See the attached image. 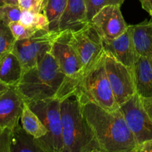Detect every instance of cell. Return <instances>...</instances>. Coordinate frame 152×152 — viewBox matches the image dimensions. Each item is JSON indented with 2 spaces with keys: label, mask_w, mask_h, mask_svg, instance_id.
Wrapping results in <instances>:
<instances>
[{
  "label": "cell",
  "mask_w": 152,
  "mask_h": 152,
  "mask_svg": "<svg viewBox=\"0 0 152 152\" xmlns=\"http://www.w3.org/2000/svg\"><path fill=\"white\" fill-rule=\"evenodd\" d=\"M77 83L60 69L50 53L37 66L23 73L16 86L25 102L56 98L63 100L74 95Z\"/></svg>",
  "instance_id": "cell-1"
},
{
  "label": "cell",
  "mask_w": 152,
  "mask_h": 152,
  "mask_svg": "<svg viewBox=\"0 0 152 152\" xmlns=\"http://www.w3.org/2000/svg\"><path fill=\"white\" fill-rule=\"evenodd\" d=\"M81 105L103 152L133 151L137 143L120 108L109 111L91 102Z\"/></svg>",
  "instance_id": "cell-2"
},
{
  "label": "cell",
  "mask_w": 152,
  "mask_h": 152,
  "mask_svg": "<svg viewBox=\"0 0 152 152\" xmlns=\"http://www.w3.org/2000/svg\"><path fill=\"white\" fill-rule=\"evenodd\" d=\"M63 152H103L74 95L61 101Z\"/></svg>",
  "instance_id": "cell-3"
},
{
  "label": "cell",
  "mask_w": 152,
  "mask_h": 152,
  "mask_svg": "<svg viewBox=\"0 0 152 152\" xmlns=\"http://www.w3.org/2000/svg\"><path fill=\"white\" fill-rule=\"evenodd\" d=\"M105 52L92 68L84 73L74 95L80 103L91 102L113 111L120 108L113 94L105 66Z\"/></svg>",
  "instance_id": "cell-4"
},
{
  "label": "cell",
  "mask_w": 152,
  "mask_h": 152,
  "mask_svg": "<svg viewBox=\"0 0 152 152\" xmlns=\"http://www.w3.org/2000/svg\"><path fill=\"white\" fill-rule=\"evenodd\" d=\"M26 102L31 109L39 116L48 131L44 137L36 138L37 145L42 151L63 152L61 100L52 98Z\"/></svg>",
  "instance_id": "cell-5"
},
{
  "label": "cell",
  "mask_w": 152,
  "mask_h": 152,
  "mask_svg": "<svg viewBox=\"0 0 152 152\" xmlns=\"http://www.w3.org/2000/svg\"><path fill=\"white\" fill-rule=\"evenodd\" d=\"M59 32L37 30L31 37L16 40L12 53L22 64L24 72L37 66L51 48L53 40Z\"/></svg>",
  "instance_id": "cell-6"
},
{
  "label": "cell",
  "mask_w": 152,
  "mask_h": 152,
  "mask_svg": "<svg viewBox=\"0 0 152 152\" xmlns=\"http://www.w3.org/2000/svg\"><path fill=\"white\" fill-rule=\"evenodd\" d=\"M72 31L59 32L53 40L49 53L54 57L60 69L69 78L79 81L84 74L83 65L71 43Z\"/></svg>",
  "instance_id": "cell-7"
},
{
  "label": "cell",
  "mask_w": 152,
  "mask_h": 152,
  "mask_svg": "<svg viewBox=\"0 0 152 152\" xmlns=\"http://www.w3.org/2000/svg\"><path fill=\"white\" fill-rule=\"evenodd\" d=\"M71 40L84 73L92 68L105 53L102 37L90 23L83 29L72 32Z\"/></svg>",
  "instance_id": "cell-8"
},
{
  "label": "cell",
  "mask_w": 152,
  "mask_h": 152,
  "mask_svg": "<svg viewBox=\"0 0 152 152\" xmlns=\"http://www.w3.org/2000/svg\"><path fill=\"white\" fill-rule=\"evenodd\" d=\"M120 108L137 145L152 139V119L145 111L137 94L121 104Z\"/></svg>",
  "instance_id": "cell-9"
},
{
  "label": "cell",
  "mask_w": 152,
  "mask_h": 152,
  "mask_svg": "<svg viewBox=\"0 0 152 152\" xmlns=\"http://www.w3.org/2000/svg\"><path fill=\"white\" fill-rule=\"evenodd\" d=\"M105 66L114 96L120 105L137 93L133 70L106 53Z\"/></svg>",
  "instance_id": "cell-10"
},
{
  "label": "cell",
  "mask_w": 152,
  "mask_h": 152,
  "mask_svg": "<svg viewBox=\"0 0 152 152\" xmlns=\"http://www.w3.org/2000/svg\"><path fill=\"white\" fill-rule=\"evenodd\" d=\"M90 24L102 38L109 39L120 37L129 27L119 5H108L102 7L91 19Z\"/></svg>",
  "instance_id": "cell-11"
},
{
  "label": "cell",
  "mask_w": 152,
  "mask_h": 152,
  "mask_svg": "<svg viewBox=\"0 0 152 152\" xmlns=\"http://www.w3.org/2000/svg\"><path fill=\"white\" fill-rule=\"evenodd\" d=\"M102 39L104 51L113 56L123 65L133 68L138 56L134 44L132 25H129L127 30L120 37L113 39Z\"/></svg>",
  "instance_id": "cell-12"
},
{
  "label": "cell",
  "mask_w": 152,
  "mask_h": 152,
  "mask_svg": "<svg viewBox=\"0 0 152 152\" xmlns=\"http://www.w3.org/2000/svg\"><path fill=\"white\" fill-rule=\"evenodd\" d=\"M25 100L16 86L0 96V129L13 130L19 123Z\"/></svg>",
  "instance_id": "cell-13"
},
{
  "label": "cell",
  "mask_w": 152,
  "mask_h": 152,
  "mask_svg": "<svg viewBox=\"0 0 152 152\" xmlns=\"http://www.w3.org/2000/svg\"><path fill=\"white\" fill-rule=\"evenodd\" d=\"M90 23L84 0H68L59 22V32L80 31Z\"/></svg>",
  "instance_id": "cell-14"
},
{
  "label": "cell",
  "mask_w": 152,
  "mask_h": 152,
  "mask_svg": "<svg viewBox=\"0 0 152 152\" xmlns=\"http://www.w3.org/2000/svg\"><path fill=\"white\" fill-rule=\"evenodd\" d=\"M136 92L141 97L152 96V62L147 57L138 56L133 68Z\"/></svg>",
  "instance_id": "cell-15"
},
{
  "label": "cell",
  "mask_w": 152,
  "mask_h": 152,
  "mask_svg": "<svg viewBox=\"0 0 152 152\" xmlns=\"http://www.w3.org/2000/svg\"><path fill=\"white\" fill-rule=\"evenodd\" d=\"M132 35L137 54L152 62V20L132 25Z\"/></svg>",
  "instance_id": "cell-16"
},
{
  "label": "cell",
  "mask_w": 152,
  "mask_h": 152,
  "mask_svg": "<svg viewBox=\"0 0 152 152\" xmlns=\"http://www.w3.org/2000/svg\"><path fill=\"white\" fill-rule=\"evenodd\" d=\"M20 61L13 53H9L0 62V80L10 86H16L23 75Z\"/></svg>",
  "instance_id": "cell-17"
},
{
  "label": "cell",
  "mask_w": 152,
  "mask_h": 152,
  "mask_svg": "<svg viewBox=\"0 0 152 152\" xmlns=\"http://www.w3.org/2000/svg\"><path fill=\"white\" fill-rule=\"evenodd\" d=\"M10 152H42L36 137L23 129L20 123L12 130Z\"/></svg>",
  "instance_id": "cell-18"
},
{
  "label": "cell",
  "mask_w": 152,
  "mask_h": 152,
  "mask_svg": "<svg viewBox=\"0 0 152 152\" xmlns=\"http://www.w3.org/2000/svg\"><path fill=\"white\" fill-rule=\"evenodd\" d=\"M21 125L28 133L34 135L37 139L46 135L48 131L42 120L36 113L31 109L25 102L22 115L20 117Z\"/></svg>",
  "instance_id": "cell-19"
},
{
  "label": "cell",
  "mask_w": 152,
  "mask_h": 152,
  "mask_svg": "<svg viewBox=\"0 0 152 152\" xmlns=\"http://www.w3.org/2000/svg\"><path fill=\"white\" fill-rule=\"evenodd\" d=\"M68 0H43L42 11L49 21V31L59 32V22Z\"/></svg>",
  "instance_id": "cell-20"
},
{
  "label": "cell",
  "mask_w": 152,
  "mask_h": 152,
  "mask_svg": "<svg viewBox=\"0 0 152 152\" xmlns=\"http://www.w3.org/2000/svg\"><path fill=\"white\" fill-rule=\"evenodd\" d=\"M16 40L8 25L0 21V62L12 52Z\"/></svg>",
  "instance_id": "cell-21"
},
{
  "label": "cell",
  "mask_w": 152,
  "mask_h": 152,
  "mask_svg": "<svg viewBox=\"0 0 152 152\" xmlns=\"http://www.w3.org/2000/svg\"><path fill=\"white\" fill-rule=\"evenodd\" d=\"M87 9L88 18L89 22L93 16L102 7L108 5L121 6L125 0H84Z\"/></svg>",
  "instance_id": "cell-22"
},
{
  "label": "cell",
  "mask_w": 152,
  "mask_h": 152,
  "mask_svg": "<svg viewBox=\"0 0 152 152\" xmlns=\"http://www.w3.org/2000/svg\"><path fill=\"white\" fill-rule=\"evenodd\" d=\"M22 9L19 5L5 4L0 6V21L9 25L11 22L20 20Z\"/></svg>",
  "instance_id": "cell-23"
},
{
  "label": "cell",
  "mask_w": 152,
  "mask_h": 152,
  "mask_svg": "<svg viewBox=\"0 0 152 152\" xmlns=\"http://www.w3.org/2000/svg\"><path fill=\"white\" fill-rule=\"evenodd\" d=\"M9 28L16 40L24 39L31 37L37 31L35 27H27L20 22H13L9 24Z\"/></svg>",
  "instance_id": "cell-24"
},
{
  "label": "cell",
  "mask_w": 152,
  "mask_h": 152,
  "mask_svg": "<svg viewBox=\"0 0 152 152\" xmlns=\"http://www.w3.org/2000/svg\"><path fill=\"white\" fill-rule=\"evenodd\" d=\"M43 0H19V6L22 10H28L35 13L42 11Z\"/></svg>",
  "instance_id": "cell-25"
},
{
  "label": "cell",
  "mask_w": 152,
  "mask_h": 152,
  "mask_svg": "<svg viewBox=\"0 0 152 152\" xmlns=\"http://www.w3.org/2000/svg\"><path fill=\"white\" fill-rule=\"evenodd\" d=\"M12 129H0V152H10Z\"/></svg>",
  "instance_id": "cell-26"
},
{
  "label": "cell",
  "mask_w": 152,
  "mask_h": 152,
  "mask_svg": "<svg viewBox=\"0 0 152 152\" xmlns=\"http://www.w3.org/2000/svg\"><path fill=\"white\" fill-rule=\"evenodd\" d=\"M34 27L37 30H46L49 31V21L47 16L43 13H38L36 14Z\"/></svg>",
  "instance_id": "cell-27"
},
{
  "label": "cell",
  "mask_w": 152,
  "mask_h": 152,
  "mask_svg": "<svg viewBox=\"0 0 152 152\" xmlns=\"http://www.w3.org/2000/svg\"><path fill=\"white\" fill-rule=\"evenodd\" d=\"M37 13L28 10H22V14H21L20 20L19 22L22 25L27 27H34V21Z\"/></svg>",
  "instance_id": "cell-28"
},
{
  "label": "cell",
  "mask_w": 152,
  "mask_h": 152,
  "mask_svg": "<svg viewBox=\"0 0 152 152\" xmlns=\"http://www.w3.org/2000/svg\"><path fill=\"white\" fill-rule=\"evenodd\" d=\"M132 152H152V139L137 145Z\"/></svg>",
  "instance_id": "cell-29"
},
{
  "label": "cell",
  "mask_w": 152,
  "mask_h": 152,
  "mask_svg": "<svg viewBox=\"0 0 152 152\" xmlns=\"http://www.w3.org/2000/svg\"><path fill=\"white\" fill-rule=\"evenodd\" d=\"M141 97V96H140ZM142 105L149 117L152 119V96L150 97H141Z\"/></svg>",
  "instance_id": "cell-30"
},
{
  "label": "cell",
  "mask_w": 152,
  "mask_h": 152,
  "mask_svg": "<svg viewBox=\"0 0 152 152\" xmlns=\"http://www.w3.org/2000/svg\"><path fill=\"white\" fill-rule=\"evenodd\" d=\"M142 7L152 16V0H140Z\"/></svg>",
  "instance_id": "cell-31"
},
{
  "label": "cell",
  "mask_w": 152,
  "mask_h": 152,
  "mask_svg": "<svg viewBox=\"0 0 152 152\" xmlns=\"http://www.w3.org/2000/svg\"><path fill=\"white\" fill-rule=\"evenodd\" d=\"M10 88V86L7 85L6 83H4V82H2L1 80H0V96L2 95L3 94L5 93L6 91H7Z\"/></svg>",
  "instance_id": "cell-32"
},
{
  "label": "cell",
  "mask_w": 152,
  "mask_h": 152,
  "mask_svg": "<svg viewBox=\"0 0 152 152\" xmlns=\"http://www.w3.org/2000/svg\"><path fill=\"white\" fill-rule=\"evenodd\" d=\"M5 4L19 5V0H0V6Z\"/></svg>",
  "instance_id": "cell-33"
}]
</instances>
